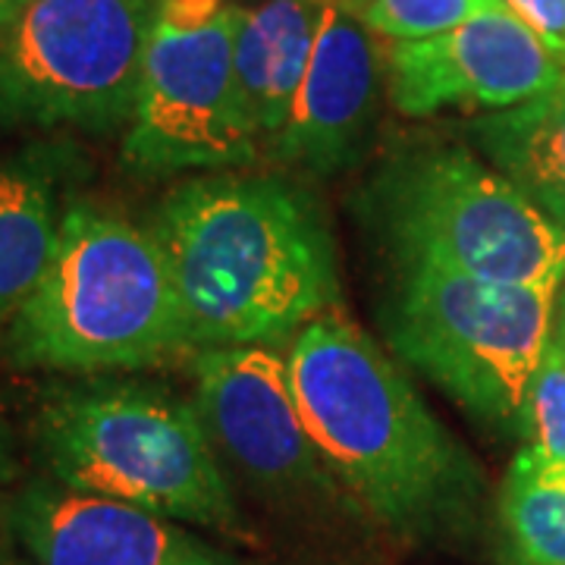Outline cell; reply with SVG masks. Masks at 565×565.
<instances>
[{"label":"cell","mask_w":565,"mask_h":565,"mask_svg":"<svg viewBox=\"0 0 565 565\" xmlns=\"http://www.w3.org/2000/svg\"><path fill=\"white\" fill-rule=\"evenodd\" d=\"M286 364L323 462L367 522L403 544H456L478 527L484 471L359 323L327 311Z\"/></svg>","instance_id":"1"},{"label":"cell","mask_w":565,"mask_h":565,"mask_svg":"<svg viewBox=\"0 0 565 565\" xmlns=\"http://www.w3.org/2000/svg\"><path fill=\"white\" fill-rule=\"evenodd\" d=\"M180 289L192 349L296 340L340 308V262L321 204L299 182L204 173L170 189L151 214Z\"/></svg>","instance_id":"2"},{"label":"cell","mask_w":565,"mask_h":565,"mask_svg":"<svg viewBox=\"0 0 565 565\" xmlns=\"http://www.w3.org/2000/svg\"><path fill=\"white\" fill-rule=\"evenodd\" d=\"M3 345L20 367L88 377L195 352L180 289L151 230L92 202L70 204L57 252Z\"/></svg>","instance_id":"3"},{"label":"cell","mask_w":565,"mask_h":565,"mask_svg":"<svg viewBox=\"0 0 565 565\" xmlns=\"http://www.w3.org/2000/svg\"><path fill=\"white\" fill-rule=\"evenodd\" d=\"M35 446L57 484L252 541L202 412L167 386L102 374L57 386L35 415Z\"/></svg>","instance_id":"4"},{"label":"cell","mask_w":565,"mask_h":565,"mask_svg":"<svg viewBox=\"0 0 565 565\" xmlns=\"http://www.w3.org/2000/svg\"><path fill=\"white\" fill-rule=\"evenodd\" d=\"M362 214L393 267L553 292L565 286L563 230L465 145L393 151L364 185Z\"/></svg>","instance_id":"5"},{"label":"cell","mask_w":565,"mask_h":565,"mask_svg":"<svg viewBox=\"0 0 565 565\" xmlns=\"http://www.w3.org/2000/svg\"><path fill=\"white\" fill-rule=\"evenodd\" d=\"M559 292L437 267H393L377 321L390 352L475 424L522 437Z\"/></svg>","instance_id":"6"},{"label":"cell","mask_w":565,"mask_h":565,"mask_svg":"<svg viewBox=\"0 0 565 565\" xmlns=\"http://www.w3.org/2000/svg\"><path fill=\"white\" fill-rule=\"evenodd\" d=\"M158 0H20L0 25V126L126 132Z\"/></svg>","instance_id":"7"},{"label":"cell","mask_w":565,"mask_h":565,"mask_svg":"<svg viewBox=\"0 0 565 565\" xmlns=\"http://www.w3.org/2000/svg\"><path fill=\"white\" fill-rule=\"evenodd\" d=\"M245 7L236 0H158L139 102L122 132V163L148 180L252 167L258 139L236 76Z\"/></svg>","instance_id":"8"},{"label":"cell","mask_w":565,"mask_h":565,"mask_svg":"<svg viewBox=\"0 0 565 565\" xmlns=\"http://www.w3.org/2000/svg\"><path fill=\"white\" fill-rule=\"evenodd\" d=\"M195 408L221 456L267 509L292 519H364L321 449L296 403L289 364L270 345L202 349L192 359Z\"/></svg>","instance_id":"9"},{"label":"cell","mask_w":565,"mask_h":565,"mask_svg":"<svg viewBox=\"0 0 565 565\" xmlns=\"http://www.w3.org/2000/svg\"><path fill=\"white\" fill-rule=\"evenodd\" d=\"M565 70L505 7L386 51V95L403 117L509 110L556 88Z\"/></svg>","instance_id":"10"},{"label":"cell","mask_w":565,"mask_h":565,"mask_svg":"<svg viewBox=\"0 0 565 565\" xmlns=\"http://www.w3.org/2000/svg\"><path fill=\"white\" fill-rule=\"evenodd\" d=\"M0 527L32 565H239L189 525L51 478L13 490Z\"/></svg>","instance_id":"11"},{"label":"cell","mask_w":565,"mask_h":565,"mask_svg":"<svg viewBox=\"0 0 565 565\" xmlns=\"http://www.w3.org/2000/svg\"><path fill=\"white\" fill-rule=\"evenodd\" d=\"M384 57L355 0H330L289 126L270 154L311 177L359 167L381 107Z\"/></svg>","instance_id":"12"},{"label":"cell","mask_w":565,"mask_h":565,"mask_svg":"<svg viewBox=\"0 0 565 565\" xmlns=\"http://www.w3.org/2000/svg\"><path fill=\"white\" fill-rule=\"evenodd\" d=\"M82 154L66 139L0 151V333H7L61 243Z\"/></svg>","instance_id":"13"},{"label":"cell","mask_w":565,"mask_h":565,"mask_svg":"<svg viewBox=\"0 0 565 565\" xmlns=\"http://www.w3.org/2000/svg\"><path fill=\"white\" fill-rule=\"evenodd\" d=\"M330 0H262L245 10L236 76L255 139L274 148L289 126Z\"/></svg>","instance_id":"14"},{"label":"cell","mask_w":565,"mask_h":565,"mask_svg":"<svg viewBox=\"0 0 565 565\" xmlns=\"http://www.w3.org/2000/svg\"><path fill=\"white\" fill-rule=\"evenodd\" d=\"M475 151L565 233V79L531 102L481 114Z\"/></svg>","instance_id":"15"},{"label":"cell","mask_w":565,"mask_h":565,"mask_svg":"<svg viewBox=\"0 0 565 565\" xmlns=\"http://www.w3.org/2000/svg\"><path fill=\"white\" fill-rule=\"evenodd\" d=\"M500 525L519 565H565V490L541 484L519 462L500 490Z\"/></svg>","instance_id":"16"},{"label":"cell","mask_w":565,"mask_h":565,"mask_svg":"<svg viewBox=\"0 0 565 565\" xmlns=\"http://www.w3.org/2000/svg\"><path fill=\"white\" fill-rule=\"evenodd\" d=\"M522 437L541 462L565 468V286L556 299L544 355L527 386Z\"/></svg>","instance_id":"17"},{"label":"cell","mask_w":565,"mask_h":565,"mask_svg":"<svg viewBox=\"0 0 565 565\" xmlns=\"http://www.w3.org/2000/svg\"><path fill=\"white\" fill-rule=\"evenodd\" d=\"M367 29L377 39L422 41L444 35L449 29L500 10V0H355Z\"/></svg>","instance_id":"18"},{"label":"cell","mask_w":565,"mask_h":565,"mask_svg":"<svg viewBox=\"0 0 565 565\" xmlns=\"http://www.w3.org/2000/svg\"><path fill=\"white\" fill-rule=\"evenodd\" d=\"M565 70V0H500Z\"/></svg>","instance_id":"19"},{"label":"cell","mask_w":565,"mask_h":565,"mask_svg":"<svg viewBox=\"0 0 565 565\" xmlns=\"http://www.w3.org/2000/svg\"><path fill=\"white\" fill-rule=\"evenodd\" d=\"M13 475V444H10V430L0 418V484Z\"/></svg>","instance_id":"20"},{"label":"cell","mask_w":565,"mask_h":565,"mask_svg":"<svg viewBox=\"0 0 565 565\" xmlns=\"http://www.w3.org/2000/svg\"><path fill=\"white\" fill-rule=\"evenodd\" d=\"M20 7V0H0V25L13 17V10Z\"/></svg>","instance_id":"21"},{"label":"cell","mask_w":565,"mask_h":565,"mask_svg":"<svg viewBox=\"0 0 565 565\" xmlns=\"http://www.w3.org/2000/svg\"><path fill=\"white\" fill-rule=\"evenodd\" d=\"M0 565H32L25 556H13V553H0Z\"/></svg>","instance_id":"22"}]
</instances>
